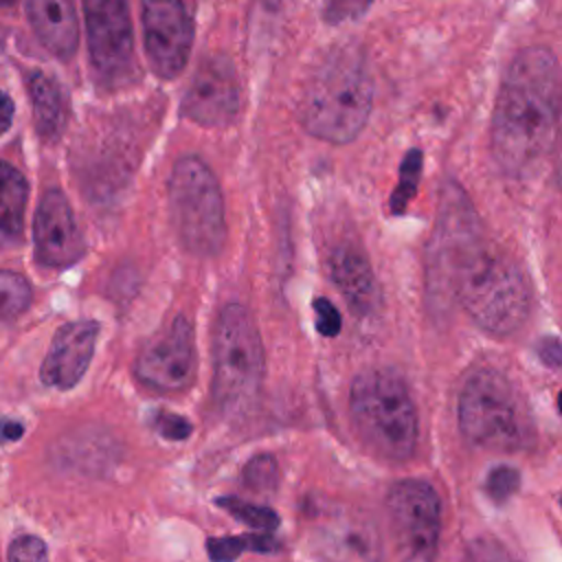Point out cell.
<instances>
[{
    "mask_svg": "<svg viewBox=\"0 0 562 562\" xmlns=\"http://www.w3.org/2000/svg\"><path fill=\"white\" fill-rule=\"evenodd\" d=\"M428 290L454 299L494 336L514 334L531 312V285L522 266L483 228L446 237L428 250Z\"/></svg>",
    "mask_w": 562,
    "mask_h": 562,
    "instance_id": "6da1fadb",
    "label": "cell"
},
{
    "mask_svg": "<svg viewBox=\"0 0 562 562\" xmlns=\"http://www.w3.org/2000/svg\"><path fill=\"white\" fill-rule=\"evenodd\" d=\"M562 121V68L544 46L514 55L492 119V158L512 178H527L549 158Z\"/></svg>",
    "mask_w": 562,
    "mask_h": 562,
    "instance_id": "7a4b0ae2",
    "label": "cell"
},
{
    "mask_svg": "<svg viewBox=\"0 0 562 562\" xmlns=\"http://www.w3.org/2000/svg\"><path fill=\"white\" fill-rule=\"evenodd\" d=\"M373 110V77L358 44H336L312 66L301 99L303 127L327 143H351Z\"/></svg>",
    "mask_w": 562,
    "mask_h": 562,
    "instance_id": "3957f363",
    "label": "cell"
},
{
    "mask_svg": "<svg viewBox=\"0 0 562 562\" xmlns=\"http://www.w3.org/2000/svg\"><path fill=\"white\" fill-rule=\"evenodd\" d=\"M349 415L360 443L371 454L389 461H404L413 454L417 408L408 384L393 369H369L356 375Z\"/></svg>",
    "mask_w": 562,
    "mask_h": 562,
    "instance_id": "277c9868",
    "label": "cell"
},
{
    "mask_svg": "<svg viewBox=\"0 0 562 562\" xmlns=\"http://www.w3.org/2000/svg\"><path fill=\"white\" fill-rule=\"evenodd\" d=\"M459 428L468 441L485 450H522L533 443V419L516 384L498 369H474L457 404Z\"/></svg>",
    "mask_w": 562,
    "mask_h": 562,
    "instance_id": "5b68a950",
    "label": "cell"
},
{
    "mask_svg": "<svg viewBox=\"0 0 562 562\" xmlns=\"http://www.w3.org/2000/svg\"><path fill=\"white\" fill-rule=\"evenodd\" d=\"M263 345L252 314L228 303L213 327V382L211 395L224 415L248 411L263 382Z\"/></svg>",
    "mask_w": 562,
    "mask_h": 562,
    "instance_id": "8992f818",
    "label": "cell"
},
{
    "mask_svg": "<svg viewBox=\"0 0 562 562\" xmlns=\"http://www.w3.org/2000/svg\"><path fill=\"white\" fill-rule=\"evenodd\" d=\"M169 213L180 244L191 255L213 257L224 248V198L215 173L202 158L176 160L169 176Z\"/></svg>",
    "mask_w": 562,
    "mask_h": 562,
    "instance_id": "52a82bcc",
    "label": "cell"
},
{
    "mask_svg": "<svg viewBox=\"0 0 562 562\" xmlns=\"http://www.w3.org/2000/svg\"><path fill=\"white\" fill-rule=\"evenodd\" d=\"M386 512L404 562H432L441 533V498L428 481H397L386 496Z\"/></svg>",
    "mask_w": 562,
    "mask_h": 562,
    "instance_id": "ba28073f",
    "label": "cell"
},
{
    "mask_svg": "<svg viewBox=\"0 0 562 562\" xmlns=\"http://www.w3.org/2000/svg\"><path fill=\"white\" fill-rule=\"evenodd\" d=\"M310 544L325 562H380V536L373 520L331 501L310 503Z\"/></svg>",
    "mask_w": 562,
    "mask_h": 562,
    "instance_id": "9c48e42d",
    "label": "cell"
},
{
    "mask_svg": "<svg viewBox=\"0 0 562 562\" xmlns=\"http://www.w3.org/2000/svg\"><path fill=\"white\" fill-rule=\"evenodd\" d=\"M195 334L187 316H176L138 353L134 373L138 382L158 393H182L195 380Z\"/></svg>",
    "mask_w": 562,
    "mask_h": 562,
    "instance_id": "30bf717a",
    "label": "cell"
},
{
    "mask_svg": "<svg viewBox=\"0 0 562 562\" xmlns=\"http://www.w3.org/2000/svg\"><path fill=\"white\" fill-rule=\"evenodd\" d=\"M90 61L105 83L123 81L134 66L127 0H83Z\"/></svg>",
    "mask_w": 562,
    "mask_h": 562,
    "instance_id": "8fae6325",
    "label": "cell"
},
{
    "mask_svg": "<svg viewBox=\"0 0 562 562\" xmlns=\"http://www.w3.org/2000/svg\"><path fill=\"white\" fill-rule=\"evenodd\" d=\"M143 44L160 79L178 77L191 53L193 22L182 0H143Z\"/></svg>",
    "mask_w": 562,
    "mask_h": 562,
    "instance_id": "7c38bea8",
    "label": "cell"
},
{
    "mask_svg": "<svg viewBox=\"0 0 562 562\" xmlns=\"http://www.w3.org/2000/svg\"><path fill=\"white\" fill-rule=\"evenodd\" d=\"M239 110V81L226 55L200 61L182 99V114L202 127H224Z\"/></svg>",
    "mask_w": 562,
    "mask_h": 562,
    "instance_id": "4fadbf2b",
    "label": "cell"
},
{
    "mask_svg": "<svg viewBox=\"0 0 562 562\" xmlns=\"http://www.w3.org/2000/svg\"><path fill=\"white\" fill-rule=\"evenodd\" d=\"M35 257L48 268H68L86 252V241L77 226L68 198L59 189L42 195L33 222Z\"/></svg>",
    "mask_w": 562,
    "mask_h": 562,
    "instance_id": "5bb4252c",
    "label": "cell"
},
{
    "mask_svg": "<svg viewBox=\"0 0 562 562\" xmlns=\"http://www.w3.org/2000/svg\"><path fill=\"white\" fill-rule=\"evenodd\" d=\"M99 336V323L97 321H72L61 325L50 347L44 356L40 380L59 391H68L77 386V382L83 378V373L90 367L94 345Z\"/></svg>",
    "mask_w": 562,
    "mask_h": 562,
    "instance_id": "9a60e30c",
    "label": "cell"
},
{
    "mask_svg": "<svg viewBox=\"0 0 562 562\" xmlns=\"http://www.w3.org/2000/svg\"><path fill=\"white\" fill-rule=\"evenodd\" d=\"M329 279L356 316H369L380 305V285L367 255L356 244H338L329 259Z\"/></svg>",
    "mask_w": 562,
    "mask_h": 562,
    "instance_id": "2e32d148",
    "label": "cell"
},
{
    "mask_svg": "<svg viewBox=\"0 0 562 562\" xmlns=\"http://www.w3.org/2000/svg\"><path fill=\"white\" fill-rule=\"evenodd\" d=\"M26 15L40 44L59 59H70L79 44L75 0H26Z\"/></svg>",
    "mask_w": 562,
    "mask_h": 562,
    "instance_id": "e0dca14e",
    "label": "cell"
},
{
    "mask_svg": "<svg viewBox=\"0 0 562 562\" xmlns=\"http://www.w3.org/2000/svg\"><path fill=\"white\" fill-rule=\"evenodd\" d=\"M26 90L33 105V123L42 138H57L68 121V101L59 81L42 70H33L26 77Z\"/></svg>",
    "mask_w": 562,
    "mask_h": 562,
    "instance_id": "ac0fdd59",
    "label": "cell"
},
{
    "mask_svg": "<svg viewBox=\"0 0 562 562\" xmlns=\"http://www.w3.org/2000/svg\"><path fill=\"white\" fill-rule=\"evenodd\" d=\"M29 200L26 178L9 162L0 160V246H15L24 233V211Z\"/></svg>",
    "mask_w": 562,
    "mask_h": 562,
    "instance_id": "d6986e66",
    "label": "cell"
},
{
    "mask_svg": "<svg viewBox=\"0 0 562 562\" xmlns=\"http://www.w3.org/2000/svg\"><path fill=\"white\" fill-rule=\"evenodd\" d=\"M277 549V540L270 533H248V536H224V538H209L206 553L211 562H235L246 551L270 553Z\"/></svg>",
    "mask_w": 562,
    "mask_h": 562,
    "instance_id": "ffe728a7",
    "label": "cell"
},
{
    "mask_svg": "<svg viewBox=\"0 0 562 562\" xmlns=\"http://www.w3.org/2000/svg\"><path fill=\"white\" fill-rule=\"evenodd\" d=\"M422 167H424V156L419 149H408L406 156L402 158L400 165V173H397V184L391 193V211L402 215L406 211V206L411 204V200L417 193V184L422 178Z\"/></svg>",
    "mask_w": 562,
    "mask_h": 562,
    "instance_id": "44dd1931",
    "label": "cell"
},
{
    "mask_svg": "<svg viewBox=\"0 0 562 562\" xmlns=\"http://www.w3.org/2000/svg\"><path fill=\"white\" fill-rule=\"evenodd\" d=\"M224 512H228L235 520L244 522L246 527L255 529V531H261V533H268V531H274L277 525H279V516L270 509V507H263V505H255V503H248L244 498H237V496H222L215 501Z\"/></svg>",
    "mask_w": 562,
    "mask_h": 562,
    "instance_id": "7402d4cb",
    "label": "cell"
},
{
    "mask_svg": "<svg viewBox=\"0 0 562 562\" xmlns=\"http://www.w3.org/2000/svg\"><path fill=\"white\" fill-rule=\"evenodd\" d=\"M31 299V285L22 274L13 270H0V321H11L26 312Z\"/></svg>",
    "mask_w": 562,
    "mask_h": 562,
    "instance_id": "603a6c76",
    "label": "cell"
},
{
    "mask_svg": "<svg viewBox=\"0 0 562 562\" xmlns=\"http://www.w3.org/2000/svg\"><path fill=\"white\" fill-rule=\"evenodd\" d=\"M244 485L252 492L259 494H268L277 487V479H279V468H277V459L272 454H257L252 457L241 472Z\"/></svg>",
    "mask_w": 562,
    "mask_h": 562,
    "instance_id": "cb8c5ba5",
    "label": "cell"
},
{
    "mask_svg": "<svg viewBox=\"0 0 562 562\" xmlns=\"http://www.w3.org/2000/svg\"><path fill=\"white\" fill-rule=\"evenodd\" d=\"M520 485V472L512 465H496L490 470L487 479H485V494L496 501V503H503L507 501L509 496L516 494Z\"/></svg>",
    "mask_w": 562,
    "mask_h": 562,
    "instance_id": "d4e9b609",
    "label": "cell"
},
{
    "mask_svg": "<svg viewBox=\"0 0 562 562\" xmlns=\"http://www.w3.org/2000/svg\"><path fill=\"white\" fill-rule=\"evenodd\" d=\"M7 560L9 562H48V549L42 538L22 533L11 540L7 549Z\"/></svg>",
    "mask_w": 562,
    "mask_h": 562,
    "instance_id": "484cf974",
    "label": "cell"
},
{
    "mask_svg": "<svg viewBox=\"0 0 562 562\" xmlns=\"http://www.w3.org/2000/svg\"><path fill=\"white\" fill-rule=\"evenodd\" d=\"M373 4V0H325L323 18L329 24H340L349 20H358L367 13V9Z\"/></svg>",
    "mask_w": 562,
    "mask_h": 562,
    "instance_id": "4316f807",
    "label": "cell"
},
{
    "mask_svg": "<svg viewBox=\"0 0 562 562\" xmlns=\"http://www.w3.org/2000/svg\"><path fill=\"white\" fill-rule=\"evenodd\" d=\"M154 428L162 439H169V441H184L193 432V426L187 417L167 413V411H158L154 415Z\"/></svg>",
    "mask_w": 562,
    "mask_h": 562,
    "instance_id": "83f0119b",
    "label": "cell"
},
{
    "mask_svg": "<svg viewBox=\"0 0 562 562\" xmlns=\"http://www.w3.org/2000/svg\"><path fill=\"white\" fill-rule=\"evenodd\" d=\"M314 314H316V329L318 334L334 338L340 331V312L334 307L331 301L327 299H316L314 301Z\"/></svg>",
    "mask_w": 562,
    "mask_h": 562,
    "instance_id": "f1b7e54d",
    "label": "cell"
},
{
    "mask_svg": "<svg viewBox=\"0 0 562 562\" xmlns=\"http://www.w3.org/2000/svg\"><path fill=\"white\" fill-rule=\"evenodd\" d=\"M538 356L547 367H562V342L558 338H542L538 342Z\"/></svg>",
    "mask_w": 562,
    "mask_h": 562,
    "instance_id": "f546056e",
    "label": "cell"
},
{
    "mask_svg": "<svg viewBox=\"0 0 562 562\" xmlns=\"http://www.w3.org/2000/svg\"><path fill=\"white\" fill-rule=\"evenodd\" d=\"M13 114H15V105H13L11 97L0 90V134H4L11 127Z\"/></svg>",
    "mask_w": 562,
    "mask_h": 562,
    "instance_id": "4dcf8cb0",
    "label": "cell"
},
{
    "mask_svg": "<svg viewBox=\"0 0 562 562\" xmlns=\"http://www.w3.org/2000/svg\"><path fill=\"white\" fill-rule=\"evenodd\" d=\"M22 432H24V426L20 422H15V419H4L0 424V437L4 441H15V439L22 437Z\"/></svg>",
    "mask_w": 562,
    "mask_h": 562,
    "instance_id": "1f68e13d",
    "label": "cell"
},
{
    "mask_svg": "<svg viewBox=\"0 0 562 562\" xmlns=\"http://www.w3.org/2000/svg\"><path fill=\"white\" fill-rule=\"evenodd\" d=\"M555 178H558V184H560V191H562V140H560V147H558V160H555Z\"/></svg>",
    "mask_w": 562,
    "mask_h": 562,
    "instance_id": "d6a6232c",
    "label": "cell"
},
{
    "mask_svg": "<svg viewBox=\"0 0 562 562\" xmlns=\"http://www.w3.org/2000/svg\"><path fill=\"white\" fill-rule=\"evenodd\" d=\"M558 408H560V413H562V393L558 395Z\"/></svg>",
    "mask_w": 562,
    "mask_h": 562,
    "instance_id": "836d02e7",
    "label": "cell"
},
{
    "mask_svg": "<svg viewBox=\"0 0 562 562\" xmlns=\"http://www.w3.org/2000/svg\"><path fill=\"white\" fill-rule=\"evenodd\" d=\"M15 0H0V4H4V7H9V4H13Z\"/></svg>",
    "mask_w": 562,
    "mask_h": 562,
    "instance_id": "e575fe53",
    "label": "cell"
},
{
    "mask_svg": "<svg viewBox=\"0 0 562 562\" xmlns=\"http://www.w3.org/2000/svg\"><path fill=\"white\" fill-rule=\"evenodd\" d=\"M560 505H562V494H560Z\"/></svg>",
    "mask_w": 562,
    "mask_h": 562,
    "instance_id": "d590c367",
    "label": "cell"
}]
</instances>
